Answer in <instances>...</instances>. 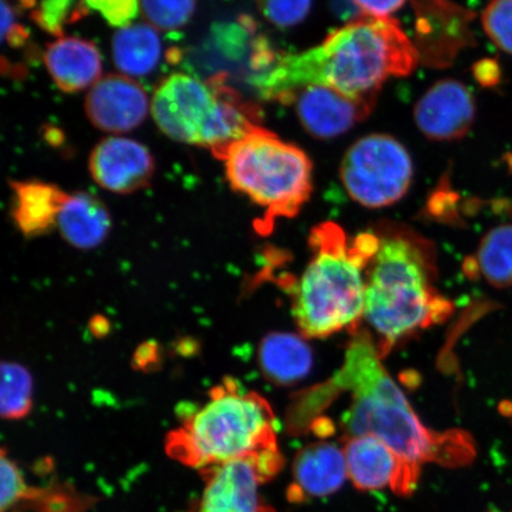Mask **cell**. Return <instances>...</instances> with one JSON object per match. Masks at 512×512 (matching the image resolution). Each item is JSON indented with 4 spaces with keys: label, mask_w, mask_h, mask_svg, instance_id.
<instances>
[{
    "label": "cell",
    "mask_w": 512,
    "mask_h": 512,
    "mask_svg": "<svg viewBox=\"0 0 512 512\" xmlns=\"http://www.w3.org/2000/svg\"><path fill=\"white\" fill-rule=\"evenodd\" d=\"M357 9L363 12V15L388 18L394 12L399 11L406 0H351Z\"/></svg>",
    "instance_id": "f546056e"
},
{
    "label": "cell",
    "mask_w": 512,
    "mask_h": 512,
    "mask_svg": "<svg viewBox=\"0 0 512 512\" xmlns=\"http://www.w3.org/2000/svg\"><path fill=\"white\" fill-rule=\"evenodd\" d=\"M89 170L101 188L115 194H131L150 183L155 160L136 140L111 137L95 146Z\"/></svg>",
    "instance_id": "4fadbf2b"
},
{
    "label": "cell",
    "mask_w": 512,
    "mask_h": 512,
    "mask_svg": "<svg viewBox=\"0 0 512 512\" xmlns=\"http://www.w3.org/2000/svg\"><path fill=\"white\" fill-rule=\"evenodd\" d=\"M86 112L100 130L124 133L143 123L149 112V99L138 82L126 75L110 74L89 91Z\"/></svg>",
    "instance_id": "5bb4252c"
},
{
    "label": "cell",
    "mask_w": 512,
    "mask_h": 512,
    "mask_svg": "<svg viewBox=\"0 0 512 512\" xmlns=\"http://www.w3.org/2000/svg\"><path fill=\"white\" fill-rule=\"evenodd\" d=\"M152 114L166 136L179 143L208 147L221 159L230 146L259 128V107L216 75L203 82L176 73L157 88Z\"/></svg>",
    "instance_id": "8992f818"
},
{
    "label": "cell",
    "mask_w": 512,
    "mask_h": 512,
    "mask_svg": "<svg viewBox=\"0 0 512 512\" xmlns=\"http://www.w3.org/2000/svg\"><path fill=\"white\" fill-rule=\"evenodd\" d=\"M83 0H40L31 12L32 21L48 34L63 37L64 25L86 16Z\"/></svg>",
    "instance_id": "cb8c5ba5"
},
{
    "label": "cell",
    "mask_w": 512,
    "mask_h": 512,
    "mask_svg": "<svg viewBox=\"0 0 512 512\" xmlns=\"http://www.w3.org/2000/svg\"><path fill=\"white\" fill-rule=\"evenodd\" d=\"M380 236L366 277L363 318L374 330L381 357L401 338L444 322L452 305L434 286L432 247L408 230Z\"/></svg>",
    "instance_id": "3957f363"
},
{
    "label": "cell",
    "mask_w": 512,
    "mask_h": 512,
    "mask_svg": "<svg viewBox=\"0 0 512 512\" xmlns=\"http://www.w3.org/2000/svg\"><path fill=\"white\" fill-rule=\"evenodd\" d=\"M482 23L495 46L512 55V0H491L483 12Z\"/></svg>",
    "instance_id": "484cf974"
},
{
    "label": "cell",
    "mask_w": 512,
    "mask_h": 512,
    "mask_svg": "<svg viewBox=\"0 0 512 512\" xmlns=\"http://www.w3.org/2000/svg\"><path fill=\"white\" fill-rule=\"evenodd\" d=\"M475 267L491 285H512V226L492 229L485 236Z\"/></svg>",
    "instance_id": "7402d4cb"
},
{
    "label": "cell",
    "mask_w": 512,
    "mask_h": 512,
    "mask_svg": "<svg viewBox=\"0 0 512 512\" xmlns=\"http://www.w3.org/2000/svg\"><path fill=\"white\" fill-rule=\"evenodd\" d=\"M419 54L393 18L362 15L332 31L320 46L300 54L279 53L259 74L256 91L278 100L294 89L323 85L354 98H377L389 78H403L418 66Z\"/></svg>",
    "instance_id": "6da1fadb"
},
{
    "label": "cell",
    "mask_w": 512,
    "mask_h": 512,
    "mask_svg": "<svg viewBox=\"0 0 512 512\" xmlns=\"http://www.w3.org/2000/svg\"><path fill=\"white\" fill-rule=\"evenodd\" d=\"M48 72L61 91L75 93L94 86L102 72L101 55L91 41L61 37L43 56Z\"/></svg>",
    "instance_id": "2e32d148"
},
{
    "label": "cell",
    "mask_w": 512,
    "mask_h": 512,
    "mask_svg": "<svg viewBox=\"0 0 512 512\" xmlns=\"http://www.w3.org/2000/svg\"><path fill=\"white\" fill-rule=\"evenodd\" d=\"M0 478H2L0 505L3 512L14 507L21 499L30 497V489L25 484L22 473L4 451L2 462H0Z\"/></svg>",
    "instance_id": "83f0119b"
},
{
    "label": "cell",
    "mask_w": 512,
    "mask_h": 512,
    "mask_svg": "<svg viewBox=\"0 0 512 512\" xmlns=\"http://www.w3.org/2000/svg\"><path fill=\"white\" fill-rule=\"evenodd\" d=\"M220 160L230 187L265 210V233L274 220L292 219L309 201L311 159L262 126L230 146Z\"/></svg>",
    "instance_id": "52a82bcc"
},
{
    "label": "cell",
    "mask_w": 512,
    "mask_h": 512,
    "mask_svg": "<svg viewBox=\"0 0 512 512\" xmlns=\"http://www.w3.org/2000/svg\"><path fill=\"white\" fill-rule=\"evenodd\" d=\"M88 9L98 11L112 27L124 28L136 18L138 0H83Z\"/></svg>",
    "instance_id": "f1b7e54d"
},
{
    "label": "cell",
    "mask_w": 512,
    "mask_h": 512,
    "mask_svg": "<svg viewBox=\"0 0 512 512\" xmlns=\"http://www.w3.org/2000/svg\"><path fill=\"white\" fill-rule=\"evenodd\" d=\"M112 53L120 72L128 76H146L158 66L162 42L151 24H130L115 32Z\"/></svg>",
    "instance_id": "44dd1931"
},
{
    "label": "cell",
    "mask_w": 512,
    "mask_h": 512,
    "mask_svg": "<svg viewBox=\"0 0 512 512\" xmlns=\"http://www.w3.org/2000/svg\"><path fill=\"white\" fill-rule=\"evenodd\" d=\"M413 162L406 147L388 134H369L345 152L341 179L349 196L369 209L393 206L411 188Z\"/></svg>",
    "instance_id": "ba28073f"
},
{
    "label": "cell",
    "mask_w": 512,
    "mask_h": 512,
    "mask_svg": "<svg viewBox=\"0 0 512 512\" xmlns=\"http://www.w3.org/2000/svg\"><path fill=\"white\" fill-rule=\"evenodd\" d=\"M380 236L363 233L348 241L334 222L312 229V256L291 288L292 312L303 337L325 338L344 329L356 332L363 318L366 277Z\"/></svg>",
    "instance_id": "277c9868"
},
{
    "label": "cell",
    "mask_w": 512,
    "mask_h": 512,
    "mask_svg": "<svg viewBox=\"0 0 512 512\" xmlns=\"http://www.w3.org/2000/svg\"><path fill=\"white\" fill-rule=\"evenodd\" d=\"M34 382L30 371L16 362H4L2 366V392L0 408L4 419L25 418L31 411Z\"/></svg>",
    "instance_id": "603a6c76"
},
{
    "label": "cell",
    "mask_w": 512,
    "mask_h": 512,
    "mask_svg": "<svg viewBox=\"0 0 512 512\" xmlns=\"http://www.w3.org/2000/svg\"><path fill=\"white\" fill-rule=\"evenodd\" d=\"M258 360L266 379L279 386L302 381L313 366L310 345L304 337L290 332H272L262 339Z\"/></svg>",
    "instance_id": "ffe728a7"
},
{
    "label": "cell",
    "mask_w": 512,
    "mask_h": 512,
    "mask_svg": "<svg viewBox=\"0 0 512 512\" xmlns=\"http://www.w3.org/2000/svg\"><path fill=\"white\" fill-rule=\"evenodd\" d=\"M278 428L264 396L224 380L211 390L203 406L171 432L166 451L178 462L206 471L233 460L279 452Z\"/></svg>",
    "instance_id": "5b68a950"
},
{
    "label": "cell",
    "mask_w": 512,
    "mask_h": 512,
    "mask_svg": "<svg viewBox=\"0 0 512 512\" xmlns=\"http://www.w3.org/2000/svg\"><path fill=\"white\" fill-rule=\"evenodd\" d=\"M413 8L414 46L425 66L447 68L473 43L469 10L451 0H414Z\"/></svg>",
    "instance_id": "30bf717a"
},
{
    "label": "cell",
    "mask_w": 512,
    "mask_h": 512,
    "mask_svg": "<svg viewBox=\"0 0 512 512\" xmlns=\"http://www.w3.org/2000/svg\"><path fill=\"white\" fill-rule=\"evenodd\" d=\"M475 99L462 82L440 80L414 107L415 124L434 142H452L466 136L475 120Z\"/></svg>",
    "instance_id": "7c38bea8"
},
{
    "label": "cell",
    "mask_w": 512,
    "mask_h": 512,
    "mask_svg": "<svg viewBox=\"0 0 512 512\" xmlns=\"http://www.w3.org/2000/svg\"><path fill=\"white\" fill-rule=\"evenodd\" d=\"M256 6L268 22L286 29L304 21L310 14L312 0H256Z\"/></svg>",
    "instance_id": "4316f807"
},
{
    "label": "cell",
    "mask_w": 512,
    "mask_h": 512,
    "mask_svg": "<svg viewBox=\"0 0 512 512\" xmlns=\"http://www.w3.org/2000/svg\"><path fill=\"white\" fill-rule=\"evenodd\" d=\"M280 102L294 105L300 124L310 136L331 139L366 119L376 98H354L329 86L310 85L294 89Z\"/></svg>",
    "instance_id": "8fae6325"
},
{
    "label": "cell",
    "mask_w": 512,
    "mask_h": 512,
    "mask_svg": "<svg viewBox=\"0 0 512 512\" xmlns=\"http://www.w3.org/2000/svg\"><path fill=\"white\" fill-rule=\"evenodd\" d=\"M283 465L281 454L233 460L203 471L207 476L198 512H274L260 503L259 485Z\"/></svg>",
    "instance_id": "9c48e42d"
},
{
    "label": "cell",
    "mask_w": 512,
    "mask_h": 512,
    "mask_svg": "<svg viewBox=\"0 0 512 512\" xmlns=\"http://www.w3.org/2000/svg\"><path fill=\"white\" fill-rule=\"evenodd\" d=\"M147 22L160 30L184 27L194 15L196 0H140Z\"/></svg>",
    "instance_id": "d4e9b609"
},
{
    "label": "cell",
    "mask_w": 512,
    "mask_h": 512,
    "mask_svg": "<svg viewBox=\"0 0 512 512\" xmlns=\"http://www.w3.org/2000/svg\"><path fill=\"white\" fill-rule=\"evenodd\" d=\"M14 202L11 215L27 238L46 235L57 227V221L69 194L42 181L12 182Z\"/></svg>",
    "instance_id": "ac0fdd59"
},
{
    "label": "cell",
    "mask_w": 512,
    "mask_h": 512,
    "mask_svg": "<svg viewBox=\"0 0 512 512\" xmlns=\"http://www.w3.org/2000/svg\"><path fill=\"white\" fill-rule=\"evenodd\" d=\"M343 451L348 476L357 489L371 491L390 485L395 492L398 488L402 464L382 441L368 435L348 437Z\"/></svg>",
    "instance_id": "e0dca14e"
},
{
    "label": "cell",
    "mask_w": 512,
    "mask_h": 512,
    "mask_svg": "<svg viewBox=\"0 0 512 512\" xmlns=\"http://www.w3.org/2000/svg\"><path fill=\"white\" fill-rule=\"evenodd\" d=\"M332 383L351 394V406L343 418L348 437L379 439L400 459L402 475L395 494H412L422 464H450L463 456L464 435L433 432L422 424L383 367L379 350L367 332H354L342 369Z\"/></svg>",
    "instance_id": "7a4b0ae2"
},
{
    "label": "cell",
    "mask_w": 512,
    "mask_h": 512,
    "mask_svg": "<svg viewBox=\"0 0 512 512\" xmlns=\"http://www.w3.org/2000/svg\"><path fill=\"white\" fill-rule=\"evenodd\" d=\"M57 229L68 245L92 249L101 245L111 232V215L99 198L87 192L68 195Z\"/></svg>",
    "instance_id": "d6986e66"
},
{
    "label": "cell",
    "mask_w": 512,
    "mask_h": 512,
    "mask_svg": "<svg viewBox=\"0 0 512 512\" xmlns=\"http://www.w3.org/2000/svg\"><path fill=\"white\" fill-rule=\"evenodd\" d=\"M343 448L331 443L307 445L293 463V485L288 496L294 502L335 494L348 478Z\"/></svg>",
    "instance_id": "9a60e30c"
}]
</instances>
